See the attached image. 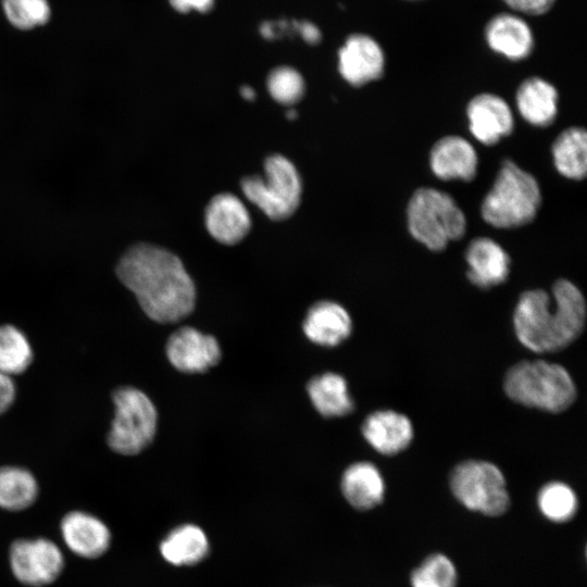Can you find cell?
<instances>
[{
	"mask_svg": "<svg viewBox=\"0 0 587 587\" xmlns=\"http://www.w3.org/2000/svg\"><path fill=\"white\" fill-rule=\"evenodd\" d=\"M116 275L158 323H176L193 311V280L182 260L164 248L143 242L133 246L120 259Z\"/></svg>",
	"mask_w": 587,
	"mask_h": 587,
	"instance_id": "1",
	"label": "cell"
},
{
	"mask_svg": "<svg viewBox=\"0 0 587 587\" xmlns=\"http://www.w3.org/2000/svg\"><path fill=\"white\" fill-rule=\"evenodd\" d=\"M586 323L582 291L567 279H558L552 298L542 289L524 291L513 314L517 339L534 352H557L576 340Z\"/></svg>",
	"mask_w": 587,
	"mask_h": 587,
	"instance_id": "2",
	"label": "cell"
},
{
	"mask_svg": "<svg viewBox=\"0 0 587 587\" xmlns=\"http://www.w3.org/2000/svg\"><path fill=\"white\" fill-rule=\"evenodd\" d=\"M503 388L514 402L553 413L569 409L577 395L570 373L542 360L514 364L505 374Z\"/></svg>",
	"mask_w": 587,
	"mask_h": 587,
	"instance_id": "3",
	"label": "cell"
},
{
	"mask_svg": "<svg viewBox=\"0 0 587 587\" xmlns=\"http://www.w3.org/2000/svg\"><path fill=\"white\" fill-rule=\"evenodd\" d=\"M540 202L541 193L536 178L507 160L482 203V216L498 228L519 227L534 220Z\"/></svg>",
	"mask_w": 587,
	"mask_h": 587,
	"instance_id": "4",
	"label": "cell"
},
{
	"mask_svg": "<svg viewBox=\"0 0 587 587\" xmlns=\"http://www.w3.org/2000/svg\"><path fill=\"white\" fill-rule=\"evenodd\" d=\"M408 228L414 239L434 251L450 240L460 239L466 220L452 197L440 190L422 187L412 195L407 209Z\"/></svg>",
	"mask_w": 587,
	"mask_h": 587,
	"instance_id": "5",
	"label": "cell"
},
{
	"mask_svg": "<svg viewBox=\"0 0 587 587\" xmlns=\"http://www.w3.org/2000/svg\"><path fill=\"white\" fill-rule=\"evenodd\" d=\"M114 419L108 435L110 448L123 455H135L153 441L158 412L153 402L135 387L117 388L112 394Z\"/></svg>",
	"mask_w": 587,
	"mask_h": 587,
	"instance_id": "6",
	"label": "cell"
},
{
	"mask_svg": "<svg viewBox=\"0 0 587 587\" xmlns=\"http://www.w3.org/2000/svg\"><path fill=\"white\" fill-rule=\"evenodd\" d=\"M264 170V177H245L241 190L271 220L288 218L301 200V179L297 168L284 155L273 154L265 160Z\"/></svg>",
	"mask_w": 587,
	"mask_h": 587,
	"instance_id": "7",
	"label": "cell"
},
{
	"mask_svg": "<svg viewBox=\"0 0 587 587\" xmlns=\"http://www.w3.org/2000/svg\"><path fill=\"white\" fill-rule=\"evenodd\" d=\"M454 497L467 509L489 516L502 514L509 507V494L502 472L492 463L467 460L450 475Z\"/></svg>",
	"mask_w": 587,
	"mask_h": 587,
	"instance_id": "8",
	"label": "cell"
},
{
	"mask_svg": "<svg viewBox=\"0 0 587 587\" xmlns=\"http://www.w3.org/2000/svg\"><path fill=\"white\" fill-rule=\"evenodd\" d=\"M10 564L18 582L42 587L59 577L64 559L59 547L48 539H18L11 545Z\"/></svg>",
	"mask_w": 587,
	"mask_h": 587,
	"instance_id": "9",
	"label": "cell"
},
{
	"mask_svg": "<svg viewBox=\"0 0 587 587\" xmlns=\"http://www.w3.org/2000/svg\"><path fill=\"white\" fill-rule=\"evenodd\" d=\"M170 363L178 371L204 373L221 360V348L212 335L191 326H184L171 334L165 347Z\"/></svg>",
	"mask_w": 587,
	"mask_h": 587,
	"instance_id": "10",
	"label": "cell"
},
{
	"mask_svg": "<svg viewBox=\"0 0 587 587\" xmlns=\"http://www.w3.org/2000/svg\"><path fill=\"white\" fill-rule=\"evenodd\" d=\"M466 115L472 135L482 143L495 145L513 129L508 103L492 93H480L467 104Z\"/></svg>",
	"mask_w": 587,
	"mask_h": 587,
	"instance_id": "11",
	"label": "cell"
},
{
	"mask_svg": "<svg viewBox=\"0 0 587 587\" xmlns=\"http://www.w3.org/2000/svg\"><path fill=\"white\" fill-rule=\"evenodd\" d=\"M338 58L341 76L353 86H362L383 75L384 53L369 36H350L339 50Z\"/></svg>",
	"mask_w": 587,
	"mask_h": 587,
	"instance_id": "12",
	"label": "cell"
},
{
	"mask_svg": "<svg viewBox=\"0 0 587 587\" xmlns=\"http://www.w3.org/2000/svg\"><path fill=\"white\" fill-rule=\"evenodd\" d=\"M210 235L221 243L235 245L250 230L251 218L241 200L233 193H218L208 203L204 212Z\"/></svg>",
	"mask_w": 587,
	"mask_h": 587,
	"instance_id": "13",
	"label": "cell"
},
{
	"mask_svg": "<svg viewBox=\"0 0 587 587\" xmlns=\"http://www.w3.org/2000/svg\"><path fill=\"white\" fill-rule=\"evenodd\" d=\"M362 435L379 453L397 454L409 447L413 439L411 421L402 413L380 410L370 414L363 422Z\"/></svg>",
	"mask_w": 587,
	"mask_h": 587,
	"instance_id": "14",
	"label": "cell"
},
{
	"mask_svg": "<svg viewBox=\"0 0 587 587\" xmlns=\"http://www.w3.org/2000/svg\"><path fill=\"white\" fill-rule=\"evenodd\" d=\"M302 329L312 342L335 347L350 336L352 321L347 310L339 303L322 300L308 309Z\"/></svg>",
	"mask_w": 587,
	"mask_h": 587,
	"instance_id": "15",
	"label": "cell"
},
{
	"mask_svg": "<svg viewBox=\"0 0 587 587\" xmlns=\"http://www.w3.org/2000/svg\"><path fill=\"white\" fill-rule=\"evenodd\" d=\"M61 532L67 547L83 558H99L110 547L111 534L107 525L86 512L67 513L62 519Z\"/></svg>",
	"mask_w": 587,
	"mask_h": 587,
	"instance_id": "16",
	"label": "cell"
},
{
	"mask_svg": "<svg viewBox=\"0 0 587 587\" xmlns=\"http://www.w3.org/2000/svg\"><path fill=\"white\" fill-rule=\"evenodd\" d=\"M467 278L475 286L487 289L503 283L510 272V257L495 240L475 238L466 250Z\"/></svg>",
	"mask_w": 587,
	"mask_h": 587,
	"instance_id": "17",
	"label": "cell"
},
{
	"mask_svg": "<svg viewBox=\"0 0 587 587\" xmlns=\"http://www.w3.org/2000/svg\"><path fill=\"white\" fill-rule=\"evenodd\" d=\"M430 167L440 179L471 180L477 171V154L473 146L460 136H446L430 150Z\"/></svg>",
	"mask_w": 587,
	"mask_h": 587,
	"instance_id": "18",
	"label": "cell"
},
{
	"mask_svg": "<svg viewBox=\"0 0 587 587\" xmlns=\"http://www.w3.org/2000/svg\"><path fill=\"white\" fill-rule=\"evenodd\" d=\"M341 492L357 510H370L378 505L385 494V484L378 469L370 462L349 465L341 476Z\"/></svg>",
	"mask_w": 587,
	"mask_h": 587,
	"instance_id": "19",
	"label": "cell"
},
{
	"mask_svg": "<svg viewBox=\"0 0 587 587\" xmlns=\"http://www.w3.org/2000/svg\"><path fill=\"white\" fill-rule=\"evenodd\" d=\"M204 530L192 523L173 528L160 542L162 558L174 566H190L202 561L209 552Z\"/></svg>",
	"mask_w": 587,
	"mask_h": 587,
	"instance_id": "20",
	"label": "cell"
},
{
	"mask_svg": "<svg viewBox=\"0 0 587 587\" xmlns=\"http://www.w3.org/2000/svg\"><path fill=\"white\" fill-rule=\"evenodd\" d=\"M488 45L496 52L511 60L526 58L533 49V36L524 21L500 14L494 17L486 28Z\"/></svg>",
	"mask_w": 587,
	"mask_h": 587,
	"instance_id": "21",
	"label": "cell"
},
{
	"mask_svg": "<svg viewBox=\"0 0 587 587\" xmlns=\"http://www.w3.org/2000/svg\"><path fill=\"white\" fill-rule=\"evenodd\" d=\"M516 105L522 117L535 126H548L558 111L557 89L548 82L530 77L516 91Z\"/></svg>",
	"mask_w": 587,
	"mask_h": 587,
	"instance_id": "22",
	"label": "cell"
},
{
	"mask_svg": "<svg viewBox=\"0 0 587 587\" xmlns=\"http://www.w3.org/2000/svg\"><path fill=\"white\" fill-rule=\"evenodd\" d=\"M346 379L333 372L312 377L307 391L316 411L324 417H338L354 410L353 400L348 394Z\"/></svg>",
	"mask_w": 587,
	"mask_h": 587,
	"instance_id": "23",
	"label": "cell"
},
{
	"mask_svg": "<svg viewBox=\"0 0 587 587\" xmlns=\"http://www.w3.org/2000/svg\"><path fill=\"white\" fill-rule=\"evenodd\" d=\"M558 172L566 178L583 179L587 172V134L584 128L563 130L552 145Z\"/></svg>",
	"mask_w": 587,
	"mask_h": 587,
	"instance_id": "24",
	"label": "cell"
},
{
	"mask_svg": "<svg viewBox=\"0 0 587 587\" xmlns=\"http://www.w3.org/2000/svg\"><path fill=\"white\" fill-rule=\"evenodd\" d=\"M38 495L35 477L25 469L0 467V508L21 511L32 505Z\"/></svg>",
	"mask_w": 587,
	"mask_h": 587,
	"instance_id": "25",
	"label": "cell"
},
{
	"mask_svg": "<svg viewBox=\"0 0 587 587\" xmlns=\"http://www.w3.org/2000/svg\"><path fill=\"white\" fill-rule=\"evenodd\" d=\"M33 360L25 335L13 325H0V371L9 376L27 370Z\"/></svg>",
	"mask_w": 587,
	"mask_h": 587,
	"instance_id": "26",
	"label": "cell"
},
{
	"mask_svg": "<svg viewBox=\"0 0 587 587\" xmlns=\"http://www.w3.org/2000/svg\"><path fill=\"white\" fill-rule=\"evenodd\" d=\"M537 502L541 513L553 522L570 520L577 509L575 492L561 482L545 485L538 494Z\"/></svg>",
	"mask_w": 587,
	"mask_h": 587,
	"instance_id": "27",
	"label": "cell"
},
{
	"mask_svg": "<svg viewBox=\"0 0 587 587\" xmlns=\"http://www.w3.org/2000/svg\"><path fill=\"white\" fill-rule=\"evenodd\" d=\"M410 580L412 587H455L457 570L448 557L434 553L413 570Z\"/></svg>",
	"mask_w": 587,
	"mask_h": 587,
	"instance_id": "28",
	"label": "cell"
},
{
	"mask_svg": "<svg viewBox=\"0 0 587 587\" xmlns=\"http://www.w3.org/2000/svg\"><path fill=\"white\" fill-rule=\"evenodd\" d=\"M1 8L8 22L21 30L41 26L51 15L49 0H1Z\"/></svg>",
	"mask_w": 587,
	"mask_h": 587,
	"instance_id": "29",
	"label": "cell"
},
{
	"mask_svg": "<svg viewBox=\"0 0 587 587\" xmlns=\"http://www.w3.org/2000/svg\"><path fill=\"white\" fill-rule=\"evenodd\" d=\"M266 85L272 98L285 105L298 102L304 92L301 74L289 66L274 68L267 77Z\"/></svg>",
	"mask_w": 587,
	"mask_h": 587,
	"instance_id": "30",
	"label": "cell"
},
{
	"mask_svg": "<svg viewBox=\"0 0 587 587\" xmlns=\"http://www.w3.org/2000/svg\"><path fill=\"white\" fill-rule=\"evenodd\" d=\"M512 9L527 14H541L547 12L554 0H503Z\"/></svg>",
	"mask_w": 587,
	"mask_h": 587,
	"instance_id": "31",
	"label": "cell"
},
{
	"mask_svg": "<svg viewBox=\"0 0 587 587\" xmlns=\"http://www.w3.org/2000/svg\"><path fill=\"white\" fill-rule=\"evenodd\" d=\"M15 387L11 376L0 371V414L5 412L14 401Z\"/></svg>",
	"mask_w": 587,
	"mask_h": 587,
	"instance_id": "32",
	"label": "cell"
},
{
	"mask_svg": "<svg viewBox=\"0 0 587 587\" xmlns=\"http://www.w3.org/2000/svg\"><path fill=\"white\" fill-rule=\"evenodd\" d=\"M171 5L179 12H189L197 10L199 12L209 11L214 3V0H168Z\"/></svg>",
	"mask_w": 587,
	"mask_h": 587,
	"instance_id": "33",
	"label": "cell"
},
{
	"mask_svg": "<svg viewBox=\"0 0 587 587\" xmlns=\"http://www.w3.org/2000/svg\"><path fill=\"white\" fill-rule=\"evenodd\" d=\"M302 38L309 43H316L321 39L320 30L315 25L310 22H302L296 24Z\"/></svg>",
	"mask_w": 587,
	"mask_h": 587,
	"instance_id": "34",
	"label": "cell"
},
{
	"mask_svg": "<svg viewBox=\"0 0 587 587\" xmlns=\"http://www.w3.org/2000/svg\"><path fill=\"white\" fill-rule=\"evenodd\" d=\"M240 93L246 100H253L255 97L254 90L249 86H242Z\"/></svg>",
	"mask_w": 587,
	"mask_h": 587,
	"instance_id": "35",
	"label": "cell"
},
{
	"mask_svg": "<svg viewBox=\"0 0 587 587\" xmlns=\"http://www.w3.org/2000/svg\"><path fill=\"white\" fill-rule=\"evenodd\" d=\"M286 115H287V117H288L289 120H294V118L297 117V112H296L294 109H290V110L287 111V114H286Z\"/></svg>",
	"mask_w": 587,
	"mask_h": 587,
	"instance_id": "36",
	"label": "cell"
}]
</instances>
